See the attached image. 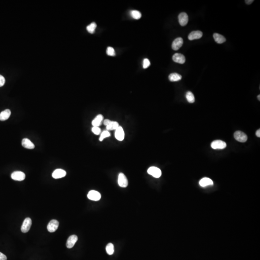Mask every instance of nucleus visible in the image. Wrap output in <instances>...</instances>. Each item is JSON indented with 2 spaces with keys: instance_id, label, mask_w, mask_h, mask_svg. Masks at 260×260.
I'll return each mask as SVG.
<instances>
[{
  "instance_id": "nucleus-1",
  "label": "nucleus",
  "mask_w": 260,
  "mask_h": 260,
  "mask_svg": "<svg viewBox=\"0 0 260 260\" xmlns=\"http://www.w3.org/2000/svg\"><path fill=\"white\" fill-rule=\"evenodd\" d=\"M104 124L106 126V129L107 131L116 130L119 126L118 122L111 121L108 119L104 120Z\"/></svg>"
},
{
  "instance_id": "nucleus-2",
  "label": "nucleus",
  "mask_w": 260,
  "mask_h": 260,
  "mask_svg": "<svg viewBox=\"0 0 260 260\" xmlns=\"http://www.w3.org/2000/svg\"><path fill=\"white\" fill-rule=\"evenodd\" d=\"M234 138L236 140L241 143H244L248 140V136L243 132L238 131L234 133Z\"/></svg>"
},
{
  "instance_id": "nucleus-3",
  "label": "nucleus",
  "mask_w": 260,
  "mask_h": 260,
  "mask_svg": "<svg viewBox=\"0 0 260 260\" xmlns=\"http://www.w3.org/2000/svg\"><path fill=\"white\" fill-rule=\"evenodd\" d=\"M147 173L155 178H159L161 175V171L156 167H151L147 170Z\"/></svg>"
},
{
  "instance_id": "nucleus-4",
  "label": "nucleus",
  "mask_w": 260,
  "mask_h": 260,
  "mask_svg": "<svg viewBox=\"0 0 260 260\" xmlns=\"http://www.w3.org/2000/svg\"><path fill=\"white\" fill-rule=\"evenodd\" d=\"M211 147L213 149H223L227 147V144L222 140H215L211 143Z\"/></svg>"
},
{
  "instance_id": "nucleus-5",
  "label": "nucleus",
  "mask_w": 260,
  "mask_h": 260,
  "mask_svg": "<svg viewBox=\"0 0 260 260\" xmlns=\"http://www.w3.org/2000/svg\"><path fill=\"white\" fill-rule=\"evenodd\" d=\"M118 184L121 188H125L128 185V181L126 176L123 173H120L118 174Z\"/></svg>"
},
{
  "instance_id": "nucleus-6",
  "label": "nucleus",
  "mask_w": 260,
  "mask_h": 260,
  "mask_svg": "<svg viewBox=\"0 0 260 260\" xmlns=\"http://www.w3.org/2000/svg\"><path fill=\"white\" fill-rule=\"evenodd\" d=\"M11 178L13 180L15 181H22L26 178V175L23 172L20 171H16L12 173Z\"/></svg>"
},
{
  "instance_id": "nucleus-7",
  "label": "nucleus",
  "mask_w": 260,
  "mask_h": 260,
  "mask_svg": "<svg viewBox=\"0 0 260 260\" xmlns=\"http://www.w3.org/2000/svg\"><path fill=\"white\" fill-rule=\"evenodd\" d=\"M32 224V221L30 218H27L23 223L21 230L23 233H27L29 231Z\"/></svg>"
},
{
  "instance_id": "nucleus-8",
  "label": "nucleus",
  "mask_w": 260,
  "mask_h": 260,
  "mask_svg": "<svg viewBox=\"0 0 260 260\" xmlns=\"http://www.w3.org/2000/svg\"><path fill=\"white\" fill-rule=\"evenodd\" d=\"M87 197L89 200L93 201H98L101 198L100 193L95 190H91L87 195Z\"/></svg>"
},
{
  "instance_id": "nucleus-9",
  "label": "nucleus",
  "mask_w": 260,
  "mask_h": 260,
  "mask_svg": "<svg viewBox=\"0 0 260 260\" xmlns=\"http://www.w3.org/2000/svg\"><path fill=\"white\" fill-rule=\"evenodd\" d=\"M59 226V222L57 220H52L49 223L47 226V230L51 233L54 232L57 230Z\"/></svg>"
},
{
  "instance_id": "nucleus-10",
  "label": "nucleus",
  "mask_w": 260,
  "mask_h": 260,
  "mask_svg": "<svg viewBox=\"0 0 260 260\" xmlns=\"http://www.w3.org/2000/svg\"><path fill=\"white\" fill-rule=\"evenodd\" d=\"M115 138L118 141H122L123 140L125 136V133L122 127L119 126L115 130Z\"/></svg>"
},
{
  "instance_id": "nucleus-11",
  "label": "nucleus",
  "mask_w": 260,
  "mask_h": 260,
  "mask_svg": "<svg viewBox=\"0 0 260 260\" xmlns=\"http://www.w3.org/2000/svg\"><path fill=\"white\" fill-rule=\"evenodd\" d=\"M183 45V39L181 37H179L173 41L172 44V48L174 50H178L182 47Z\"/></svg>"
},
{
  "instance_id": "nucleus-12",
  "label": "nucleus",
  "mask_w": 260,
  "mask_h": 260,
  "mask_svg": "<svg viewBox=\"0 0 260 260\" xmlns=\"http://www.w3.org/2000/svg\"><path fill=\"white\" fill-rule=\"evenodd\" d=\"M179 22L182 26L187 25L188 21V17L185 13H181L178 16Z\"/></svg>"
},
{
  "instance_id": "nucleus-13",
  "label": "nucleus",
  "mask_w": 260,
  "mask_h": 260,
  "mask_svg": "<svg viewBox=\"0 0 260 260\" xmlns=\"http://www.w3.org/2000/svg\"><path fill=\"white\" fill-rule=\"evenodd\" d=\"M66 171L61 169H57L54 171L52 173V177L55 179L61 178L66 175Z\"/></svg>"
},
{
  "instance_id": "nucleus-14",
  "label": "nucleus",
  "mask_w": 260,
  "mask_h": 260,
  "mask_svg": "<svg viewBox=\"0 0 260 260\" xmlns=\"http://www.w3.org/2000/svg\"><path fill=\"white\" fill-rule=\"evenodd\" d=\"M78 240V237L75 235L70 236L68 239L66 246L68 249L73 248Z\"/></svg>"
},
{
  "instance_id": "nucleus-15",
  "label": "nucleus",
  "mask_w": 260,
  "mask_h": 260,
  "mask_svg": "<svg viewBox=\"0 0 260 260\" xmlns=\"http://www.w3.org/2000/svg\"><path fill=\"white\" fill-rule=\"evenodd\" d=\"M173 59L175 62L179 64H184L185 62V58L183 55L179 53H176L173 56Z\"/></svg>"
},
{
  "instance_id": "nucleus-16",
  "label": "nucleus",
  "mask_w": 260,
  "mask_h": 260,
  "mask_svg": "<svg viewBox=\"0 0 260 260\" xmlns=\"http://www.w3.org/2000/svg\"><path fill=\"white\" fill-rule=\"evenodd\" d=\"M202 35H203V33L201 31H199V30L193 31L189 34L188 38L190 41L199 39L202 37Z\"/></svg>"
},
{
  "instance_id": "nucleus-17",
  "label": "nucleus",
  "mask_w": 260,
  "mask_h": 260,
  "mask_svg": "<svg viewBox=\"0 0 260 260\" xmlns=\"http://www.w3.org/2000/svg\"><path fill=\"white\" fill-rule=\"evenodd\" d=\"M22 145L25 148L29 149H34L35 145L28 138H24L22 141Z\"/></svg>"
},
{
  "instance_id": "nucleus-18",
  "label": "nucleus",
  "mask_w": 260,
  "mask_h": 260,
  "mask_svg": "<svg viewBox=\"0 0 260 260\" xmlns=\"http://www.w3.org/2000/svg\"><path fill=\"white\" fill-rule=\"evenodd\" d=\"M103 115L101 114H99L97 115L96 117L94 118V120L92 121V124L93 127H99L101 124L102 121L103 120Z\"/></svg>"
},
{
  "instance_id": "nucleus-19",
  "label": "nucleus",
  "mask_w": 260,
  "mask_h": 260,
  "mask_svg": "<svg viewBox=\"0 0 260 260\" xmlns=\"http://www.w3.org/2000/svg\"><path fill=\"white\" fill-rule=\"evenodd\" d=\"M213 184V181L209 178H203L200 181V185L202 187H205L208 185H212Z\"/></svg>"
},
{
  "instance_id": "nucleus-20",
  "label": "nucleus",
  "mask_w": 260,
  "mask_h": 260,
  "mask_svg": "<svg viewBox=\"0 0 260 260\" xmlns=\"http://www.w3.org/2000/svg\"><path fill=\"white\" fill-rule=\"evenodd\" d=\"M11 112L9 110H6L0 113V121H5L8 119L11 116Z\"/></svg>"
},
{
  "instance_id": "nucleus-21",
  "label": "nucleus",
  "mask_w": 260,
  "mask_h": 260,
  "mask_svg": "<svg viewBox=\"0 0 260 260\" xmlns=\"http://www.w3.org/2000/svg\"><path fill=\"white\" fill-rule=\"evenodd\" d=\"M213 38L215 42H216L217 44H223L226 41V38H224L223 35L216 33L213 34Z\"/></svg>"
},
{
  "instance_id": "nucleus-22",
  "label": "nucleus",
  "mask_w": 260,
  "mask_h": 260,
  "mask_svg": "<svg viewBox=\"0 0 260 260\" xmlns=\"http://www.w3.org/2000/svg\"><path fill=\"white\" fill-rule=\"evenodd\" d=\"M182 77L181 75L177 73L171 74L169 76V79L171 82H177L182 79Z\"/></svg>"
},
{
  "instance_id": "nucleus-23",
  "label": "nucleus",
  "mask_w": 260,
  "mask_h": 260,
  "mask_svg": "<svg viewBox=\"0 0 260 260\" xmlns=\"http://www.w3.org/2000/svg\"><path fill=\"white\" fill-rule=\"evenodd\" d=\"M130 15L133 18L135 19H140L142 17V14H141V13L138 10H132L130 12Z\"/></svg>"
},
{
  "instance_id": "nucleus-24",
  "label": "nucleus",
  "mask_w": 260,
  "mask_h": 260,
  "mask_svg": "<svg viewBox=\"0 0 260 260\" xmlns=\"http://www.w3.org/2000/svg\"><path fill=\"white\" fill-rule=\"evenodd\" d=\"M185 96H186L187 100H188L189 103H194L195 99L194 95L192 92H190V91H188V92H187Z\"/></svg>"
},
{
  "instance_id": "nucleus-25",
  "label": "nucleus",
  "mask_w": 260,
  "mask_h": 260,
  "mask_svg": "<svg viewBox=\"0 0 260 260\" xmlns=\"http://www.w3.org/2000/svg\"><path fill=\"white\" fill-rule=\"evenodd\" d=\"M106 249L108 255H111L113 254L114 252V245H113V244L111 243H108L107 245Z\"/></svg>"
},
{
  "instance_id": "nucleus-26",
  "label": "nucleus",
  "mask_w": 260,
  "mask_h": 260,
  "mask_svg": "<svg viewBox=\"0 0 260 260\" xmlns=\"http://www.w3.org/2000/svg\"><path fill=\"white\" fill-rule=\"evenodd\" d=\"M96 28V24L95 22H93L87 26L86 29H87V31H88L89 33H94Z\"/></svg>"
},
{
  "instance_id": "nucleus-27",
  "label": "nucleus",
  "mask_w": 260,
  "mask_h": 260,
  "mask_svg": "<svg viewBox=\"0 0 260 260\" xmlns=\"http://www.w3.org/2000/svg\"><path fill=\"white\" fill-rule=\"evenodd\" d=\"M110 135H111V134H110V132H108V131H107V130H105V131H103L101 134L99 138L100 141H103L104 139L107 138H108V137L110 136Z\"/></svg>"
},
{
  "instance_id": "nucleus-28",
  "label": "nucleus",
  "mask_w": 260,
  "mask_h": 260,
  "mask_svg": "<svg viewBox=\"0 0 260 260\" xmlns=\"http://www.w3.org/2000/svg\"><path fill=\"white\" fill-rule=\"evenodd\" d=\"M107 54L108 56H115L116 55L114 49L111 47H107Z\"/></svg>"
},
{
  "instance_id": "nucleus-29",
  "label": "nucleus",
  "mask_w": 260,
  "mask_h": 260,
  "mask_svg": "<svg viewBox=\"0 0 260 260\" xmlns=\"http://www.w3.org/2000/svg\"><path fill=\"white\" fill-rule=\"evenodd\" d=\"M92 131L94 134H96V135H99V134H100L101 130L99 127H93L92 129Z\"/></svg>"
},
{
  "instance_id": "nucleus-30",
  "label": "nucleus",
  "mask_w": 260,
  "mask_h": 260,
  "mask_svg": "<svg viewBox=\"0 0 260 260\" xmlns=\"http://www.w3.org/2000/svg\"><path fill=\"white\" fill-rule=\"evenodd\" d=\"M150 65V61L149 60V59L147 58L144 59V61H143V68H145V69L149 67Z\"/></svg>"
},
{
  "instance_id": "nucleus-31",
  "label": "nucleus",
  "mask_w": 260,
  "mask_h": 260,
  "mask_svg": "<svg viewBox=\"0 0 260 260\" xmlns=\"http://www.w3.org/2000/svg\"><path fill=\"white\" fill-rule=\"evenodd\" d=\"M6 83V79L5 77L2 75H0V87H2Z\"/></svg>"
},
{
  "instance_id": "nucleus-32",
  "label": "nucleus",
  "mask_w": 260,
  "mask_h": 260,
  "mask_svg": "<svg viewBox=\"0 0 260 260\" xmlns=\"http://www.w3.org/2000/svg\"><path fill=\"white\" fill-rule=\"evenodd\" d=\"M0 260H7L6 256L1 252H0Z\"/></svg>"
},
{
  "instance_id": "nucleus-33",
  "label": "nucleus",
  "mask_w": 260,
  "mask_h": 260,
  "mask_svg": "<svg viewBox=\"0 0 260 260\" xmlns=\"http://www.w3.org/2000/svg\"><path fill=\"white\" fill-rule=\"evenodd\" d=\"M254 2V0H246V1H245L247 5H250Z\"/></svg>"
},
{
  "instance_id": "nucleus-34",
  "label": "nucleus",
  "mask_w": 260,
  "mask_h": 260,
  "mask_svg": "<svg viewBox=\"0 0 260 260\" xmlns=\"http://www.w3.org/2000/svg\"><path fill=\"white\" fill-rule=\"evenodd\" d=\"M256 135L258 137V138H260V129H258L256 132Z\"/></svg>"
},
{
  "instance_id": "nucleus-35",
  "label": "nucleus",
  "mask_w": 260,
  "mask_h": 260,
  "mask_svg": "<svg viewBox=\"0 0 260 260\" xmlns=\"http://www.w3.org/2000/svg\"><path fill=\"white\" fill-rule=\"evenodd\" d=\"M257 98H258V99L259 100V101L260 100V95H258V96H257Z\"/></svg>"
}]
</instances>
